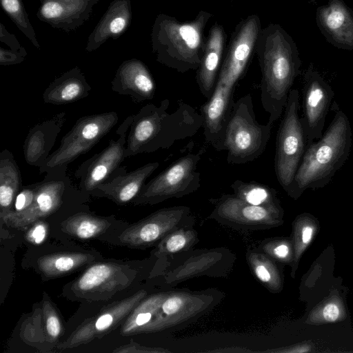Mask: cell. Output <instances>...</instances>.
Listing matches in <instances>:
<instances>
[{
	"mask_svg": "<svg viewBox=\"0 0 353 353\" xmlns=\"http://www.w3.org/2000/svg\"><path fill=\"white\" fill-rule=\"evenodd\" d=\"M255 50L261 72V101L273 123L283 113L289 93L301 73L296 43L279 24L261 29Z\"/></svg>",
	"mask_w": 353,
	"mask_h": 353,
	"instance_id": "6da1fadb",
	"label": "cell"
},
{
	"mask_svg": "<svg viewBox=\"0 0 353 353\" xmlns=\"http://www.w3.org/2000/svg\"><path fill=\"white\" fill-rule=\"evenodd\" d=\"M170 103L165 99L159 105L148 103L132 114L125 158L168 149L175 142L193 137L203 127V117L192 106L180 101L176 109L169 112Z\"/></svg>",
	"mask_w": 353,
	"mask_h": 353,
	"instance_id": "7a4b0ae2",
	"label": "cell"
},
{
	"mask_svg": "<svg viewBox=\"0 0 353 353\" xmlns=\"http://www.w3.org/2000/svg\"><path fill=\"white\" fill-rule=\"evenodd\" d=\"M352 138L349 119L343 111L338 109L322 137L307 144L287 193L297 197L307 188H323L329 183L348 159Z\"/></svg>",
	"mask_w": 353,
	"mask_h": 353,
	"instance_id": "3957f363",
	"label": "cell"
},
{
	"mask_svg": "<svg viewBox=\"0 0 353 353\" xmlns=\"http://www.w3.org/2000/svg\"><path fill=\"white\" fill-rule=\"evenodd\" d=\"M212 16L201 10L192 21L181 23L165 14H158L151 32L157 61L181 73L196 70L205 46L203 30Z\"/></svg>",
	"mask_w": 353,
	"mask_h": 353,
	"instance_id": "277c9868",
	"label": "cell"
},
{
	"mask_svg": "<svg viewBox=\"0 0 353 353\" xmlns=\"http://www.w3.org/2000/svg\"><path fill=\"white\" fill-rule=\"evenodd\" d=\"M261 30L260 19L255 14L249 16L236 26L212 95L200 109L208 123L214 125L224 123L234 103L236 85L245 74Z\"/></svg>",
	"mask_w": 353,
	"mask_h": 353,
	"instance_id": "5b68a950",
	"label": "cell"
},
{
	"mask_svg": "<svg viewBox=\"0 0 353 353\" xmlns=\"http://www.w3.org/2000/svg\"><path fill=\"white\" fill-rule=\"evenodd\" d=\"M273 123H259L254 111L252 97L248 93L233 103L226 118L223 150L229 164H244L259 158L265 151Z\"/></svg>",
	"mask_w": 353,
	"mask_h": 353,
	"instance_id": "8992f818",
	"label": "cell"
},
{
	"mask_svg": "<svg viewBox=\"0 0 353 353\" xmlns=\"http://www.w3.org/2000/svg\"><path fill=\"white\" fill-rule=\"evenodd\" d=\"M224 297V292L217 288L168 290L151 321L137 334L172 331L187 325L214 309Z\"/></svg>",
	"mask_w": 353,
	"mask_h": 353,
	"instance_id": "52a82bcc",
	"label": "cell"
},
{
	"mask_svg": "<svg viewBox=\"0 0 353 353\" xmlns=\"http://www.w3.org/2000/svg\"><path fill=\"white\" fill-rule=\"evenodd\" d=\"M236 261V254L225 247L192 249L169 258L165 268L156 276L157 281L168 290L196 277H227Z\"/></svg>",
	"mask_w": 353,
	"mask_h": 353,
	"instance_id": "ba28073f",
	"label": "cell"
},
{
	"mask_svg": "<svg viewBox=\"0 0 353 353\" xmlns=\"http://www.w3.org/2000/svg\"><path fill=\"white\" fill-rule=\"evenodd\" d=\"M299 97L298 90H290L276 134L274 171L279 184L287 192L307 147L299 117Z\"/></svg>",
	"mask_w": 353,
	"mask_h": 353,
	"instance_id": "9c48e42d",
	"label": "cell"
},
{
	"mask_svg": "<svg viewBox=\"0 0 353 353\" xmlns=\"http://www.w3.org/2000/svg\"><path fill=\"white\" fill-rule=\"evenodd\" d=\"M117 112H105L80 117L62 138L59 148L52 152L40 174L68 166L79 156L87 153L116 125Z\"/></svg>",
	"mask_w": 353,
	"mask_h": 353,
	"instance_id": "30bf717a",
	"label": "cell"
},
{
	"mask_svg": "<svg viewBox=\"0 0 353 353\" xmlns=\"http://www.w3.org/2000/svg\"><path fill=\"white\" fill-rule=\"evenodd\" d=\"M205 148L177 159L166 169L145 183L134 205H155L172 198H181L195 192L201 187V174L197 165Z\"/></svg>",
	"mask_w": 353,
	"mask_h": 353,
	"instance_id": "8fae6325",
	"label": "cell"
},
{
	"mask_svg": "<svg viewBox=\"0 0 353 353\" xmlns=\"http://www.w3.org/2000/svg\"><path fill=\"white\" fill-rule=\"evenodd\" d=\"M68 166L46 173L37 183L36 194L32 205L20 213H8L1 219L7 226L23 229L42 218L57 212L65 199L81 190L77 189L67 173Z\"/></svg>",
	"mask_w": 353,
	"mask_h": 353,
	"instance_id": "7c38bea8",
	"label": "cell"
},
{
	"mask_svg": "<svg viewBox=\"0 0 353 353\" xmlns=\"http://www.w3.org/2000/svg\"><path fill=\"white\" fill-rule=\"evenodd\" d=\"M214 208L207 219L228 228L243 231L263 230L282 222V209L249 204L234 194H223L210 199Z\"/></svg>",
	"mask_w": 353,
	"mask_h": 353,
	"instance_id": "4fadbf2b",
	"label": "cell"
},
{
	"mask_svg": "<svg viewBox=\"0 0 353 353\" xmlns=\"http://www.w3.org/2000/svg\"><path fill=\"white\" fill-rule=\"evenodd\" d=\"M196 219L185 205L161 208L130 225L119 236L120 242L136 248L157 245L172 231L194 226Z\"/></svg>",
	"mask_w": 353,
	"mask_h": 353,
	"instance_id": "5bb4252c",
	"label": "cell"
},
{
	"mask_svg": "<svg viewBox=\"0 0 353 353\" xmlns=\"http://www.w3.org/2000/svg\"><path fill=\"white\" fill-rule=\"evenodd\" d=\"M132 121V114L126 117L116 131L107 147L83 162L74 172L79 179V189L85 196L92 195L96 188L107 181L117 172L123 160L127 135Z\"/></svg>",
	"mask_w": 353,
	"mask_h": 353,
	"instance_id": "9a60e30c",
	"label": "cell"
},
{
	"mask_svg": "<svg viewBox=\"0 0 353 353\" xmlns=\"http://www.w3.org/2000/svg\"><path fill=\"white\" fill-rule=\"evenodd\" d=\"M139 271L126 265L104 262L89 266L71 284L72 294L79 299H108L128 287Z\"/></svg>",
	"mask_w": 353,
	"mask_h": 353,
	"instance_id": "2e32d148",
	"label": "cell"
},
{
	"mask_svg": "<svg viewBox=\"0 0 353 353\" xmlns=\"http://www.w3.org/2000/svg\"><path fill=\"white\" fill-rule=\"evenodd\" d=\"M303 80L301 119L308 144L322 137L334 92L312 63L306 69Z\"/></svg>",
	"mask_w": 353,
	"mask_h": 353,
	"instance_id": "e0dca14e",
	"label": "cell"
},
{
	"mask_svg": "<svg viewBox=\"0 0 353 353\" xmlns=\"http://www.w3.org/2000/svg\"><path fill=\"white\" fill-rule=\"evenodd\" d=\"M148 295L144 289L103 307L99 314L83 322L65 340L57 345L64 350L90 343L114 330L123 322L132 310Z\"/></svg>",
	"mask_w": 353,
	"mask_h": 353,
	"instance_id": "ac0fdd59",
	"label": "cell"
},
{
	"mask_svg": "<svg viewBox=\"0 0 353 353\" xmlns=\"http://www.w3.org/2000/svg\"><path fill=\"white\" fill-rule=\"evenodd\" d=\"M315 19L329 43L340 50H353V10L343 0H328L319 6Z\"/></svg>",
	"mask_w": 353,
	"mask_h": 353,
	"instance_id": "d6986e66",
	"label": "cell"
},
{
	"mask_svg": "<svg viewBox=\"0 0 353 353\" xmlns=\"http://www.w3.org/2000/svg\"><path fill=\"white\" fill-rule=\"evenodd\" d=\"M159 166V162H150L130 172L127 171L125 166H121L111 178L96 188L92 196L105 197L118 205H126L133 201Z\"/></svg>",
	"mask_w": 353,
	"mask_h": 353,
	"instance_id": "ffe728a7",
	"label": "cell"
},
{
	"mask_svg": "<svg viewBox=\"0 0 353 353\" xmlns=\"http://www.w3.org/2000/svg\"><path fill=\"white\" fill-rule=\"evenodd\" d=\"M99 0H41L37 18L52 28L67 32L83 25Z\"/></svg>",
	"mask_w": 353,
	"mask_h": 353,
	"instance_id": "44dd1931",
	"label": "cell"
},
{
	"mask_svg": "<svg viewBox=\"0 0 353 353\" xmlns=\"http://www.w3.org/2000/svg\"><path fill=\"white\" fill-rule=\"evenodd\" d=\"M111 89L120 95L129 96L134 103L154 98L156 84L147 65L141 60H125L117 68Z\"/></svg>",
	"mask_w": 353,
	"mask_h": 353,
	"instance_id": "7402d4cb",
	"label": "cell"
},
{
	"mask_svg": "<svg viewBox=\"0 0 353 353\" xmlns=\"http://www.w3.org/2000/svg\"><path fill=\"white\" fill-rule=\"evenodd\" d=\"M65 112H59L29 130L23 145L26 163L39 168L43 166L65 122Z\"/></svg>",
	"mask_w": 353,
	"mask_h": 353,
	"instance_id": "603a6c76",
	"label": "cell"
},
{
	"mask_svg": "<svg viewBox=\"0 0 353 353\" xmlns=\"http://www.w3.org/2000/svg\"><path fill=\"white\" fill-rule=\"evenodd\" d=\"M132 19L130 0H113L88 37L85 50H97L108 39H117L130 26Z\"/></svg>",
	"mask_w": 353,
	"mask_h": 353,
	"instance_id": "cb8c5ba5",
	"label": "cell"
},
{
	"mask_svg": "<svg viewBox=\"0 0 353 353\" xmlns=\"http://www.w3.org/2000/svg\"><path fill=\"white\" fill-rule=\"evenodd\" d=\"M225 41V34L223 28L219 24L214 25L210 30L196 75L199 90L208 99L211 97L215 88Z\"/></svg>",
	"mask_w": 353,
	"mask_h": 353,
	"instance_id": "d4e9b609",
	"label": "cell"
},
{
	"mask_svg": "<svg viewBox=\"0 0 353 353\" xmlns=\"http://www.w3.org/2000/svg\"><path fill=\"white\" fill-rule=\"evenodd\" d=\"M92 90L84 73L75 66L54 79L43 93L44 103L60 105L77 102Z\"/></svg>",
	"mask_w": 353,
	"mask_h": 353,
	"instance_id": "484cf974",
	"label": "cell"
},
{
	"mask_svg": "<svg viewBox=\"0 0 353 353\" xmlns=\"http://www.w3.org/2000/svg\"><path fill=\"white\" fill-rule=\"evenodd\" d=\"M19 168L8 149L0 153V218L10 212L22 188Z\"/></svg>",
	"mask_w": 353,
	"mask_h": 353,
	"instance_id": "4316f807",
	"label": "cell"
},
{
	"mask_svg": "<svg viewBox=\"0 0 353 353\" xmlns=\"http://www.w3.org/2000/svg\"><path fill=\"white\" fill-rule=\"evenodd\" d=\"M94 256L80 252H62L41 256L37 266L41 274L48 278L61 276L92 262Z\"/></svg>",
	"mask_w": 353,
	"mask_h": 353,
	"instance_id": "83f0119b",
	"label": "cell"
},
{
	"mask_svg": "<svg viewBox=\"0 0 353 353\" xmlns=\"http://www.w3.org/2000/svg\"><path fill=\"white\" fill-rule=\"evenodd\" d=\"M245 260L250 272L264 288L276 293L281 288V276L277 262L256 247L248 249Z\"/></svg>",
	"mask_w": 353,
	"mask_h": 353,
	"instance_id": "f1b7e54d",
	"label": "cell"
},
{
	"mask_svg": "<svg viewBox=\"0 0 353 353\" xmlns=\"http://www.w3.org/2000/svg\"><path fill=\"white\" fill-rule=\"evenodd\" d=\"M110 227L108 219L85 212L75 213L61 223L66 234L79 239H90L105 232Z\"/></svg>",
	"mask_w": 353,
	"mask_h": 353,
	"instance_id": "f546056e",
	"label": "cell"
},
{
	"mask_svg": "<svg viewBox=\"0 0 353 353\" xmlns=\"http://www.w3.org/2000/svg\"><path fill=\"white\" fill-rule=\"evenodd\" d=\"M168 291L163 290L146 296L123 322L121 334L123 336L137 334L141 327L151 321Z\"/></svg>",
	"mask_w": 353,
	"mask_h": 353,
	"instance_id": "4dcf8cb0",
	"label": "cell"
},
{
	"mask_svg": "<svg viewBox=\"0 0 353 353\" xmlns=\"http://www.w3.org/2000/svg\"><path fill=\"white\" fill-rule=\"evenodd\" d=\"M199 241L198 232L193 226L182 227L164 237L156 245L152 254L158 257L169 259L192 250Z\"/></svg>",
	"mask_w": 353,
	"mask_h": 353,
	"instance_id": "1f68e13d",
	"label": "cell"
},
{
	"mask_svg": "<svg viewBox=\"0 0 353 353\" xmlns=\"http://www.w3.org/2000/svg\"><path fill=\"white\" fill-rule=\"evenodd\" d=\"M230 188L236 196L249 204L268 208L280 207L276 190L267 185L254 181L245 182L236 179Z\"/></svg>",
	"mask_w": 353,
	"mask_h": 353,
	"instance_id": "d6a6232c",
	"label": "cell"
},
{
	"mask_svg": "<svg viewBox=\"0 0 353 353\" xmlns=\"http://www.w3.org/2000/svg\"><path fill=\"white\" fill-rule=\"evenodd\" d=\"M1 4L4 12L19 30L30 41L34 47L40 49L36 32L30 23L22 0H1Z\"/></svg>",
	"mask_w": 353,
	"mask_h": 353,
	"instance_id": "836d02e7",
	"label": "cell"
},
{
	"mask_svg": "<svg viewBox=\"0 0 353 353\" xmlns=\"http://www.w3.org/2000/svg\"><path fill=\"white\" fill-rule=\"evenodd\" d=\"M46 336L51 342L57 341L63 332L60 316L47 294L43 293L42 303Z\"/></svg>",
	"mask_w": 353,
	"mask_h": 353,
	"instance_id": "e575fe53",
	"label": "cell"
},
{
	"mask_svg": "<svg viewBox=\"0 0 353 353\" xmlns=\"http://www.w3.org/2000/svg\"><path fill=\"white\" fill-rule=\"evenodd\" d=\"M276 262H288L291 254L289 242L276 238H268L260 241L256 247Z\"/></svg>",
	"mask_w": 353,
	"mask_h": 353,
	"instance_id": "d590c367",
	"label": "cell"
},
{
	"mask_svg": "<svg viewBox=\"0 0 353 353\" xmlns=\"http://www.w3.org/2000/svg\"><path fill=\"white\" fill-rule=\"evenodd\" d=\"M36 188L37 183L22 186L16 196L12 210L8 213H20L27 210L34 201Z\"/></svg>",
	"mask_w": 353,
	"mask_h": 353,
	"instance_id": "8d00e7d4",
	"label": "cell"
},
{
	"mask_svg": "<svg viewBox=\"0 0 353 353\" xmlns=\"http://www.w3.org/2000/svg\"><path fill=\"white\" fill-rule=\"evenodd\" d=\"M26 234V240L34 245L43 243L48 234V225L46 222L39 219L32 223Z\"/></svg>",
	"mask_w": 353,
	"mask_h": 353,
	"instance_id": "74e56055",
	"label": "cell"
},
{
	"mask_svg": "<svg viewBox=\"0 0 353 353\" xmlns=\"http://www.w3.org/2000/svg\"><path fill=\"white\" fill-rule=\"evenodd\" d=\"M27 54L28 52L23 47L19 50H8L1 47L0 65L7 66L19 64L23 61Z\"/></svg>",
	"mask_w": 353,
	"mask_h": 353,
	"instance_id": "f35d334b",
	"label": "cell"
},
{
	"mask_svg": "<svg viewBox=\"0 0 353 353\" xmlns=\"http://www.w3.org/2000/svg\"><path fill=\"white\" fill-rule=\"evenodd\" d=\"M112 352L117 353H167L170 352V350L163 349V348H156V347H150L141 345L139 343H137L132 341L128 344L121 346L114 350Z\"/></svg>",
	"mask_w": 353,
	"mask_h": 353,
	"instance_id": "ab89813d",
	"label": "cell"
},
{
	"mask_svg": "<svg viewBox=\"0 0 353 353\" xmlns=\"http://www.w3.org/2000/svg\"><path fill=\"white\" fill-rule=\"evenodd\" d=\"M0 41L13 50H19L23 47L14 34L10 33L2 23H0Z\"/></svg>",
	"mask_w": 353,
	"mask_h": 353,
	"instance_id": "60d3db41",
	"label": "cell"
},
{
	"mask_svg": "<svg viewBox=\"0 0 353 353\" xmlns=\"http://www.w3.org/2000/svg\"><path fill=\"white\" fill-rule=\"evenodd\" d=\"M340 315V310L337 305L331 303L325 306L323 310L324 319L328 321H336Z\"/></svg>",
	"mask_w": 353,
	"mask_h": 353,
	"instance_id": "b9f144b4",
	"label": "cell"
},
{
	"mask_svg": "<svg viewBox=\"0 0 353 353\" xmlns=\"http://www.w3.org/2000/svg\"><path fill=\"white\" fill-rule=\"evenodd\" d=\"M313 235V228L310 226H305L303 228L301 232V241L303 243L307 244L308 243L312 237Z\"/></svg>",
	"mask_w": 353,
	"mask_h": 353,
	"instance_id": "7bdbcfd3",
	"label": "cell"
},
{
	"mask_svg": "<svg viewBox=\"0 0 353 353\" xmlns=\"http://www.w3.org/2000/svg\"><path fill=\"white\" fill-rule=\"evenodd\" d=\"M209 352H252L253 351L250 350L245 349L244 347H229L228 350H210L207 351Z\"/></svg>",
	"mask_w": 353,
	"mask_h": 353,
	"instance_id": "ee69618b",
	"label": "cell"
},
{
	"mask_svg": "<svg viewBox=\"0 0 353 353\" xmlns=\"http://www.w3.org/2000/svg\"><path fill=\"white\" fill-rule=\"evenodd\" d=\"M39 1H41V0H39Z\"/></svg>",
	"mask_w": 353,
	"mask_h": 353,
	"instance_id": "f6af8a7d",
	"label": "cell"
}]
</instances>
